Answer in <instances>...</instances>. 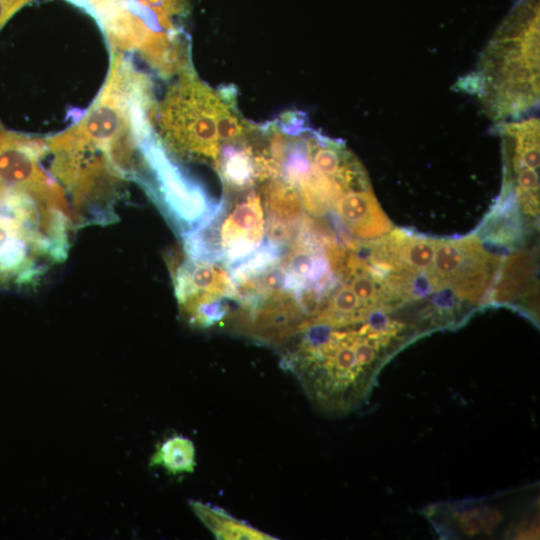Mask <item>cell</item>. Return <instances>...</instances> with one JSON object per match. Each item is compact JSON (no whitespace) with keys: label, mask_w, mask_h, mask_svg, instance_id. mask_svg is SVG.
<instances>
[{"label":"cell","mask_w":540,"mask_h":540,"mask_svg":"<svg viewBox=\"0 0 540 540\" xmlns=\"http://www.w3.org/2000/svg\"><path fill=\"white\" fill-rule=\"evenodd\" d=\"M503 270L496 298L499 301H509L517 298L529 285L531 278L529 257L523 254L511 256Z\"/></svg>","instance_id":"9a60e30c"},{"label":"cell","mask_w":540,"mask_h":540,"mask_svg":"<svg viewBox=\"0 0 540 540\" xmlns=\"http://www.w3.org/2000/svg\"><path fill=\"white\" fill-rule=\"evenodd\" d=\"M515 496V495H514ZM512 493L478 501L431 506L426 515L442 536L536 535V505L513 508Z\"/></svg>","instance_id":"277c9868"},{"label":"cell","mask_w":540,"mask_h":540,"mask_svg":"<svg viewBox=\"0 0 540 540\" xmlns=\"http://www.w3.org/2000/svg\"><path fill=\"white\" fill-rule=\"evenodd\" d=\"M435 243L424 238H405L401 248V263L409 273L428 271L432 265Z\"/></svg>","instance_id":"2e32d148"},{"label":"cell","mask_w":540,"mask_h":540,"mask_svg":"<svg viewBox=\"0 0 540 540\" xmlns=\"http://www.w3.org/2000/svg\"><path fill=\"white\" fill-rule=\"evenodd\" d=\"M268 218L298 224L302 221V203L296 188L280 177L271 178L263 188Z\"/></svg>","instance_id":"30bf717a"},{"label":"cell","mask_w":540,"mask_h":540,"mask_svg":"<svg viewBox=\"0 0 540 540\" xmlns=\"http://www.w3.org/2000/svg\"><path fill=\"white\" fill-rule=\"evenodd\" d=\"M150 465L162 466L172 475L193 472L196 466L193 442L180 435L166 439L152 455Z\"/></svg>","instance_id":"8fae6325"},{"label":"cell","mask_w":540,"mask_h":540,"mask_svg":"<svg viewBox=\"0 0 540 540\" xmlns=\"http://www.w3.org/2000/svg\"><path fill=\"white\" fill-rule=\"evenodd\" d=\"M217 169L230 187L244 189L251 186L256 179L251 147L228 145L222 151L221 159L217 160Z\"/></svg>","instance_id":"7c38bea8"},{"label":"cell","mask_w":540,"mask_h":540,"mask_svg":"<svg viewBox=\"0 0 540 540\" xmlns=\"http://www.w3.org/2000/svg\"><path fill=\"white\" fill-rule=\"evenodd\" d=\"M351 289L362 306L367 309L374 308L379 302L378 291L374 279L367 272H358L353 275Z\"/></svg>","instance_id":"e0dca14e"},{"label":"cell","mask_w":540,"mask_h":540,"mask_svg":"<svg viewBox=\"0 0 540 540\" xmlns=\"http://www.w3.org/2000/svg\"><path fill=\"white\" fill-rule=\"evenodd\" d=\"M57 263L56 253L40 234L0 210V289L34 287Z\"/></svg>","instance_id":"5b68a950"},{"label":"cell","mask_w":540,"mask_h":540,"mask_svg":"<svg viewBox=\"0 0 540 540\" xmlns=\"http://www.w3.org/2000/svg\"><path fill=\"white\" fill-rule=\"evenodd\" d=\"M282 255V246L270 241H263L252 254L241 262L229 268L231 279L237 287L262 273L271 265L279 262Z\"/></svg>","instance_id":"5bb4252c"},{"label":"cell","mask_w":540,"mask_h":540,"mask_svg":"<svg viewBox=\"0 0 540 540\" xmlns=\"http://www.w3.org/2000/svg\"><path fill=\"white\" fill-rule=\"evenodd\" d=\"M464 240L465 259L451 285L458 296L477 301L489 287L498 262L482 249L476 238Z\"/></svg>","instance_id":"ba28073f"},{"label":"cell","mask_w":540,"mask_h":540,"mask_svg":"<svg viewBox=\"0 0 540 540\" xmlns=\"http://www.w3.org/2000/svg\"><path fill=\"white\" fill-rule=\"evenodd\" d=\"M178 304L202 296H235L229 269L221 262L187 257L173 273Z\"/></svg>","instance_id":"8992f818"},{"label":"cell","mask_w":540,"mask_h":540,"mask_svg":"<svg viewBox=\"0 0 540 540\" xmlns=\"http://www.w3.org/2000/svg\"><path fill=\"white\" fill-rule=\"evenodd\" d=\"M218 101L219 92L202 83L192 70L182 71L163 101L151 109L150 121L157 123L158 141L179 157L217 161Z\"/></svg>","instance_id":"3957f363"},{"label":"cell","mask_w":540,"mask_h":540,"mask_svg":"<svg viewBox=\"0 0 540 540\" xmlns=\"http://www.w3.org/2000/svg\"><path fill=\"white\" fill-rule=\"evenodd\" d=\"M195 515L217 539L271 540L276 539L240 520L221 508L197 500L189 501Z\"/></svg>","instance_id":"9c48e42d"},{"label":"cell","mask_w":540,"mask_h":540,"mask_svg":"<svg viewBox=\"0 0 540 540\" xmlns=\"http://www.w3.org/2000/svg\"><path fill=\"white\" fill-rule=\"evenodd\" d=\"M335 203L339 217L357 238L374 239L392 228L370 187L344 191Z\"/></svg>","instance_id":"52a82bcc"},{"label":"cell","mask_w":540,"mask_h":540,"mask_svg":"<svg viewBox=\"0 0 540 540\" xmlns=\"http://www.w3.org/2000/svg\"><path fill=\"white\" fill-rule=\"evenodd\" d=\"M465 254V240L436 241L432 265L427 271L433 289L451 284L465 259Z\"/></svg>","instance_id":"4fadbf2b"},{"label":"cell","mask_w":540,"mask_h":540,"mask_svg":"<svg viewBox=\"0 0 540 540\" xmlns=\"http://www.w3.org/2000/svg\"><path fill=\"white\" fill-rule=\"evenodd\" d=\"M488 116L516 121L539 103V0H518L464 80Z\"/></svg>","instance_id":"6da1fadb"},{"label":"cell","mask_w":540,"mask_h":540,"mask_svg":"<svg viewBox=\"0 0 540 540\" xmlns=\"http://www.w3.org/2000/svg\"><path fill=\"white\" fill-rule=\"evenodd\" d=\"M46 140L0 131V209L69 250L74 225L67 195L42 160Z\"/></svg>","instance_id":"7a4b0ae2"}]
</instances>
